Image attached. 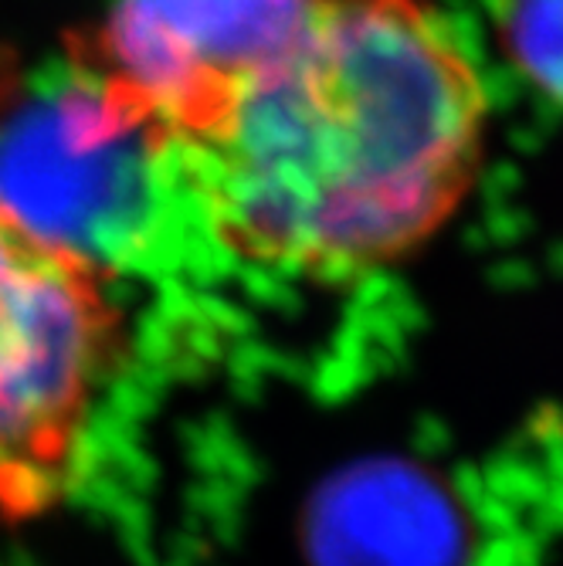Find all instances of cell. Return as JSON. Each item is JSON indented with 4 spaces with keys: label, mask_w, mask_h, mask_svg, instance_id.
Here are the masks:
<instances>
[{
    "label": "cell",
    "mask_w": 563,
    "mask_h": 566,
    "mask_svg": "<svg viewBox=\"0 0 563 566\" xmlns=\"http://www.w3.org/2000/svg\"><path fill=\"white\" fill-rule=\"evenodd\" d=\"M489 92L428 0H316L295 41L184 149L238 259L313 282L394 269L469 200Z\"/></svg>",
    "instance_id": "6da1fadb"
},
{
    "label": "cell",
    "mask_w": 563,
    "mask_h": 566,
    "mask_svg": "<svg viewBox=\"0 0 563 566\" xmlns=\"http://www.w3.org/2000/svg\"><path fill=\"white\" fill-rule=\"evenodd\" d=\"M116 275L0 197V526L55 520L85 489L129 353Z\"/></svg>",
    "instance_id": "7a4b0ae2"
},
{
    "label": "cell",
    "mask_w": 563,
    "mask_h": 566,
    "mask_svg": "<svg viewBox=\"0 0 563 566\" xmlns=\"http://www.w3.org/2000/svg\"><path fill=\"white\" fill-rule=\"evenodd\" d=\"M313 8L316 0H110L79 65L184 153L295 41Z\"/></svg>",
    "instance_id": "3957f363"
},
{
    "label": "cell",
    "mask_w": 563,
    "mask_h": 566,
    "mask_svg": "<svg viewBox=\"0 0 563 566\" xmlns=\"http://www.w3.org/2000/svg\"><path fill=\"white\" fill-rule=\"evenodd\" d=\"M502 55L546 98L563 102V0H492Z\"/></svg>",
    "instance_id": "277c9868"
}]
</instances>
